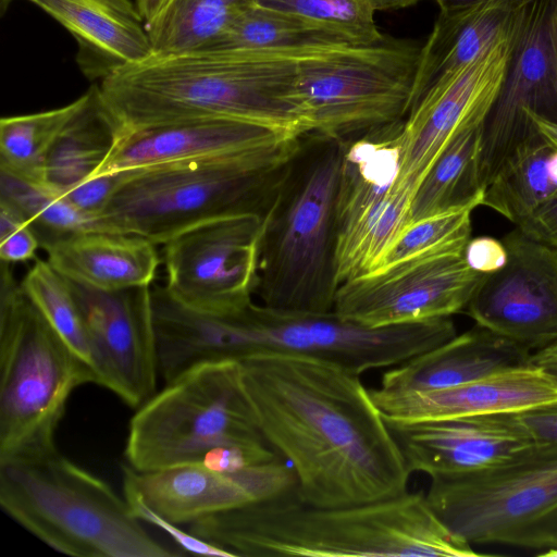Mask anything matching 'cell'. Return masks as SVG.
<instances>
[{"mask_svg": "<svg viewBox=\"0 0 557 557\" xmlns=\"http://www.w3.org/2000/svg\"><path fill=\"white\" fill-rule=\"evenodd\" d=\"M0 199L29 222L40 248L84 231H99L98 221L76 209L61 193L44 182L24 180L0 171Z\"/></svg>", "mask_w": 557, "mask_h": 557, "instance_id": "33", "label": "cell"}, {"mask_svg": "<svg viewBox=\"0 0 557 557\" xmlns=\"http://www.w3.org/2000/svg\"><path fill=\"white\" fill-rule=\"evenodd\" d=\"M535 131L557 149V123L534 113H527Z\"/></svg>", "mask_w": 557, "mask_h": 557, "instance_id": "44", "label": "cell"}, {"mask_svg": "<svg viewBox=\"0 0 557 557\" xmlns=\"http://www.w3.org/2000/svg\"><path fill=\"white\" fill-rule=\"evenodd\" d=\"M220 449L263 462L281 458L260 430L235 360L198 363L165 382L132 417L124 457L137 471H152L201 463Z\"/></svg>", "mask_w": 557, "mask_h": 557, "instance_id": "9", "label": "cell"}, {"mask_svg": "<svg viewBox=\"0 0 557 557\" xmlns=\"http://www.w3.org/2000/svg\"><path fill=\"white\" fill-rule=\"evenodd\" d=\"M530 3L486 0L462 9L440 11L420 48L411 108L440 81L516 33Z\"/></svg>", "mask_w": 557, "mask_h": 557, "instance_id": "25", "label": "cell"}, {"mask_svg": "<svg viewBox=\"0 0 557 557\" xmlns=\"http://www.w3.org/2000/svg\"><path fill=\"white\" fill-rule=\"evenodd\" d=\"M386 421L414 422L517 413L557 401V375L530 363L462 385L429 392L370 388Z\"/></svg>", "mask_w": 557, "mask_h": 557, "instance_id": "21", "label": "cell"}, {"mask_svg": "<svg viewBox=\"0 0 557 557\" xmlns=\"http://www.w3.org/2000/svg\"><path fill=\"white\" fill-rule=\"evenodd\" d=\"M553 147L537 132L519 144L484 188L482 206L521 225L544 202L557 195L548 171Z\"/></svg>", "mask_w": 557, "mask_h": 557, "instance_id": "28", "label": "cell"}, {"mask_svg": "<svg viewBox=\"0 0 557 557\" xmlns=\"http://www.w3.org/2000/svg\"><path fill=\"white\" fill-rule=\"evenodd\" d=\"M256 0H170L147 25L152 54L210 50Z\"/></svg>", "mask_w": 557, "mask_h": 557, "instance_id": "30", "label": "cell"}, {"mask_svg": "<svg viewBox=\"0 0 557 557\" xmlns=\"http://www.w3.org/2000/svg\"><path fill=\"white\" fill-rule=\"evenodd\" d=\"M404 121L344 140L336 199L339 285L374 271L410 225L414 191L396 187Z\"/></svg>", "mask_w": 557, "mask_h": 557, "instance_id": "12", "label": "cell"}, {"mask_svg": "<svg viewBox=\"0 0 557 557\" xmlns=\"http://www.w3.org/2000/svg\"><path fill=\"white\" fill-rule=\"evenodd\" d=\"M420 48L385 35L372 44L308 51L298 61L297 85L306 133L346 140L405 120Z\"/></svg>", "mask_w": 557, "mask_h": 557, "instance_id": "11", "label": "cell"}, {"mask_svg": "<svg viewBox=\"0 0 557 557\" xmlns=\"http://www.w3.org/2000/svg\"><path fill=\"white\" fill-rule=\"evenodd\" d=\"M238 362L260 430L294 471L304 502L355 505L408 491L411 473L360 374L300 355Z\"/></svg>", "mask_w": 557, "mask_h": 557, "instance_id": "1", "label": "cell"}, {"mask_svg": "<svg viewBox=\"0 0 557 557\" xmlns=\"http://www.w3.org/2000/svg\"><path fill=\"white\" fill-rule=\"evenodd\" d=\"M440 11H453L457 9L467 8L486 0H434ZM525 2H532L533 0H523Z\"/></svg>", "mask_w": 557, "mask_h": 557, "instance_id": "47", "label": "cell"}, {"mask_svg": "<svg viewBox=\"0 0 557 557\" xmlns=\"http://www.w3.org/2000/svg\"><path fill=\"white\" fill-rule=\"evenodd\" d=\"M548 171H549L552 178L557 184V149H555L554 152L549 157Z\"/></svg>", "mask_w": 557, "mask_h": 557, "instance_id": "48", "label": "cell"}, {"mask_svg": "<svg viewBox=\"0 0 557 557\" xmlns=\"http://www.w3.org/2000/svg\"><path fill=\"white\" fill-rule=\"evenodd\" d=\"M187 531L232 557L483 555L440 519L420 491L363 504L317 506L304 502L294 487L203 517Z\"/></svg>", "mask_w": 557, "mask_h": 557, "instance_id": "3", "label": "cell"}, {"mask_svg": "<svg viewBox=\"0 0 557 557\" xmlns=\"http://www.w3.org/2000/svg\"><path fill=\"white\" fill-rule=\"evenodd\" d=\"M256 3L331 29L356 44H372L385 36L375 23L376 9L371 0H256Z\"/></svg>", "mask_w": 557, "mask_h": 557, "instance_id": "35", "label": "cell"}, {"mask_svg": "<svg viewBox=\"0 0 557 557\" xmlns=\"http://www.w3.org/2000/svg\"><path fill=\"white\" fill-rule=\"evenodd\" d=\"M169 1L170 0H136L146 25H149L158 16Z\"/></svg>", "mask_w": 557, "mask_h": 557, "instance_id": "45", "label": "cell"}, {"mask_svg": "<svg viewBox=\"0 0 557 557\" xmlns=\"http://www.w3.org/2000/svg\"><path fill=\"white\" fill-rule=\"evenodd\" d=\"M463 255L471 269L485 274L500 270L507 262V249L503 240L491 236L470 238Z\"/></svg>", "mask_w": 557, "mask_h": 557, "instance_id": "40", "label": "cell"}, {"mask_svg": "<svg viewBox=\"0 0 557 557\" xmlns=\"http://www.w3.org/2000/svg\"><path fill=\"white\" fill-rule=\"evenodd\" d=\"M21 286L51 325L96 374L85 320L69 280L54 270L47 259H36L21 281Z\"/></svg>", "mask_w": 557, "mask_h": 557, "instance_id": "34", "label": "cell"}, {"mask_svg": "<svg viewBox=\"0 0 557 557\" xmlns=\"http://www.w3.org/2000/svg\"><path fill=\"white\" fill-rule=\"evenodd\" d=\"M531 362L557 375V342L533 352Z\"/></svg>", "mask_w": 557, "mask_h": 557, "instance_id": "43", "label": "cell"}, {"mask_svg": "<svg viewBox=\"0 0 557 557\" xmlns=\"http://www.w3.org/2000/svg\"><path fill=\"white\" fill-rule=\"evenodd\" d=\"M519 29L440 81L411 108L399 136L396 187L416 191L454 135L467 124L486 119L500 90Z\"/></svg>", "mask_w": 557, "mask_h": 557, "instance_id": "18", "label": "cell"}, {"mask_svg": "<svg viewBox=\"0 0 557 557\" xmlns=\"http://www.w3.org/2000/svg\"><path fill=\"white\" fill-rule=\"evenodd\" d=\"M466 246L421 253L350 278L338 286L333 311L368 327L450 318L465 311L487 275L468 265Z\"/></svg>", "mask_w": 557, "mask_h": 557, "instance_id": "13", "label": "cell"}, {"mask_svg": "<svg viewBox=\"0 0 557 557\" xmlns=\"http://www.w3.org/2000/svg\"><path fill=\"white\" fill-rule=\"evenodd\" d=\"M91 97L92 87L66 106L2 117L0 171L24 180L42 182L46 160L53 145L89 103Z\"/></svg>", "mask_w": 557, "mask_h": 557, "instance_id": "31", "label": "cell"}, {"mask_svg": "<svg viewBox=\"0 0 557 557\" xmlns=\"http://www.w3.org/2000/svg\"><path fill=\"white\" fill-rule=\"evenodd\" d=\"M476 207L469 205L410 224L375 270L421 253L466 246L471 238V213Z\"/></svg>", "mask_w": 557, "mask_h": 557, "instance_id": "36", "label": "cell"}, {"mask_svg": "<svg viewBox=\"0 0 557 557\" xmlns=\"http://www.w3.org/2000/svg\"><path fill=\"white\" fill-rule=\"evenodd\" d=\"M90 339L98 385L137 409L157 392L151 286L101 290L70 281Z\"/></svg>", "mask_w": 557, "mask_h": 557, "instance_id": "16", "label": "cell"}, {"mask_svg": "<svg viewBox=\"0 0 557 557\" xmlns=\"http://www.w3.org/2000/svg\"><path fill=\"white\" fill-rule=\"evenodd\" d=\"M516 416L536 445L557 447V401Z\"/></svg>", "mask_w": 557, "mask_h": 557, "instance_id": "41", "label": "cell"}, {"mask_svg": "<svg viewBox=\"0 0 557 557\" xmlns=\"http://www.w3.org/2000/svg\"><path fill=\"white\" fill-rule=\"evenodd\" d=\"M297 485L282 458L234 471L187 463L152 471L123 466V488L157 517L181 527L215 512L268 499Z\"/></svg>", "mask_w": 557, "mask_h": 557, "instance_id": "19", "label": "cell"}, {"mask_svg": "<svg viewBox=\"0 0 557 557\" xmlns=\"http://www.w3.org/2000/svg\"><path fill=\"white\" fill-rule=\"evenodd\" d=\"M359 45L325 27L253 4L210 50L317 49Z\"/></svg>", "mask_w": 557, "mask_h": 557, "instance_id": "32", "label": "cell"}, {"mask_svg": "<svg viewBox=\"0 0 557 557\" xmlns=\"http://www.w3.org/2000/svg\"><path fill=\"white\" fill-rule=\"evenodd\" d=\"M310 50L151 54L100 81L98 96L119 134L232 119L298 137L306 133L297 92L298 61Z\"/></svg>", "mask_w": 557, "mask_h": 557, "instance_id": "2", "label": "cell"}, {"mask_svg": "<svg viewBox=\"0 0 557 557\" xmlns=\"http://www.w3.org/2000/svg\"><path fill=\"white\" fill-rule=\"evenodd\" d=\"M527 113L557 123V0H533L527 8L500 90L484 124L483 188L507 156L536 133Z\"/></svg>", "mask_w": 557, "mask_h": 557, "instance_id": "15", "label": "cell"}, {"mask_svg": "<svg viewBox=\"0 0 557 557\" xmlns=\"http://www.w3.org/2000/svg\"><path fill=\"white\" fill-rule=\"evenodd\" d=\"M62 25L77 44L76 62L90 81L152 54L146 22L132 0H27Z\"/></svg>", "mask_w": 557, "mask_h": 557, "instance_id": "23", "label": "cell"}, {"mask_svg": "<svg viewBox=\"0 0 557 557\" xmlns=\"http://www.w3.org/2000/svg\"><path fill=\"white\" fill-rule=\"evenodd\" d=\"M263 220L237 215L188 228L163 244L168 294L197 311L224 313L252 301Z\"/></svg>", "mask_w": 557, "mask_h": 557, "instance_id": "14", "label": "cell"}, {"mask_svg": "<svg viewBox=\"0 0 557 557\" xmlns=\"http://www.w3.org/2000/svg\"><path fill=\"white\" fill-rule=\"evenodd\" d=\"M344 140L297 138L274 202L262 222L255 295L285 311H333L337 278L336 199Z\"/></svg>", "mask_w": 557, "mask_h": 557, "instance_id": "4", "label": "cell"}, {"mask_svg": "<svg viewBox=\"0 0 557 557\" xmlns=\"http://www.w3.org/2000/svg\"><path fill=\"white\" fill-rule=\"evenodd\" d=\"M297 138L238 152L123 171L98 230L163 245L218 219L267 216Z\"/></svg>", "mask_w": 557, "mask_h": 557, "instance_id": "6", "label": "cell"}, {"mask_svg": "<svg viewBox=\"0 0 557 557\" xmlns=\"http://www.w3.org/2000/svg\"><path fill=\"white\" fill-rule=\"evenodd\" d=\"M425 496L440 519L471 545L557 556V447L535 444L481 471L432 476Z\"/></svg>", "mask_w": 557, "mask_h": 557, "instance_id": "10", "label": "cell"}, {"mask_svg": "<svg viewBox=\"0 0 557 557\" xmlns=\"http://www.w3.org/2000/svg\"><path fill=\"white\" fill-rule=\"evenodd\" d=\"M456 334L450 318L368 327L334 311H285L253 300L225 313L187 310L178 325L181 348L193 362L275 352L323 359L360 375L395 367Z\"/></svg>", "mask_w": 557, "mask_h": 557, "instance_id": "5", "label": "cell"}, {"mask_svg": "<svg viewBox=\"0 0 557 557\" xmlns=\"http://www.w3.org/2000/svg\"><path fill=\"white\" fill-rule=\"evenodd\" d=\"M533 239L557 248V195L518 226Z\"/></svg>", "mask_w": 557, "mask_h": 557, "instance_id": "42", "label": "cell"}, {"mask_svg": "<svg viewBox=\"0 0 557 557\" xmlns=\"http://www.w3.org/2000/svg\"><path fill=\"white\" fill-rule=\"evenodd\" d=\"M124 497L127 500L133 515L140 521H146L163 530L175 543L187 554L201 556H221L232 557L231 554L211 543H208L190 532L183 531L178 525H174L156 515H153L137 494L123 488Z\"/></svg>", "mask_w": 557, "mask_h": 557, "instance_id": "38", "label": "cell"}, {"mask_svg": "<svg viewBox=\"0 0 557 557\" xmlns=\"http://www.w3.org/2000/svg\"><path fill=\"white\" fill-rule=\"evenodd\" d=\"M290 138L296 137L261 124L232 119H205L159 125L119 134L92 177L250 150Z\"/></svg>", "mask_w": 557, "mask_h": 557, "instance_id": "22", "label": "cell"}, {"mask_svg": "<svg viewBox=\"0 0 557 557\" xmlns=\"http://www.w3.org/2000/svg\"><path fill=\"white\" fill-rule=\"evenodd\" d=\"M123 178V172L89 178L62 194L84 214L97 218L106 209Z\"/></svg>", "mask_w": 557, "mask_h": 557, "instance_id": "39", "label": "cell"}, {"mask_svg": "<svg viewBox=\"0 0 557 557\" xmlns=\"http://www.w3.org/2000/svg\"><path fill=\"white\" fill-rule=\"evenodd\" d=\"M532 354L516 342L475 324L392 367L383 373L376 388L386 393L449 388L530 364Z\"/></svg>", "mask_w": 557, "mask_h": 557, "instance_id": "24", "label": "cell"}, {"mask_svg": "<svg viewBox=\"0 0 557 557\" xmlns=\"http://www.w3.org/2000/svg\"><path fill=\"white\" fill-rule=\"evenodd\" d=\"M503 243L506 264L485 276L465 312L535 352L557 342V248L518 226Z\"/></svg>", "mask_w": 557, "mask_h": 557, "instance_id": "17", "label": "cell"}, {"mask_svg": "<svg viewBox=\"0 0 557 557\" xmlns=\"http://www.w3.org/2000/svg\"><path fill=\"white\" fill-rule=\"evenodd\" d=\"M0 506L52 549L75 557H171L125 497L59 451L0 462Z\"/></svg>", "mask_w": 557, "mask_h": 557, "instance_id": "7", "label": "cell"}, {"mask_svg": "<svg viewBox=\"0 0 557 557\" xmlns=\"http://www.w3.org/2000/svg\"><path fill=\"white\" fill-rule=\"evenodd\" d=\"M117 136V126L103 109L95 85L89 103L64 129L49 152L42 182L64 194L91 178Z\"/></svg>", "mask_w": 557, "mask_h": 557, "instance_id": "29", "label": "cell"}, {"mask_svg": "<svg viewBox=\"0 0 557 557\" xmlns=\"http://www.w3.org/2000/svg\"><path fill=\"white\" fill-rule=\"evenodd\" d=\"M40 243L25 216L12 205L0 199L1 262H25L36 258Z\"/></svg>", "mask_w": 557, "mask_h": 557, "instance_id": "37", "label": "cell"}, {"mask_svg": "<svg viewBox=\"0 0 557 557\" xmlns=\"http://www.w3.org/2000/svg\"><path fill=\"white\" fill-rule=\"evenodd\" d=\"M485 120L473 121L459 129L430 166L413 194L410 224L469 205L482 206Z\"/></svg>", "mask_w": 557, "mask_h": 557, "instance_id": "27", "label": "cell"}, {"mask_svg": "<svg viewBox=\"0 0 557 557\" xmlns=\"http://www.w3.org/2000/svg\"><path fill=\"white\" fill-rule=\"evenodd\" d=\"M420 0H371L376 11L399 10L411 7Z\"/></svg>", "mask_w": 557, "mask_h": 557, "instance_id": "46", "label": "cell"}, {"mask_svg": "<svg viewBox=\"0 0 557 557\" xmlns=\"http://www.w3.org/2000/svg\"><path fill=\"white\" fill-rule=\"evenodd\" d=\"M96 384L92 369L24 293L0 272V462L58 451L55 435L73 392Z\"/></svg>", "mask_w": 557, "mask_h": 557, "instance_id": "8", "label": "cell"}, {"mask_svg": "<svg viewBox=\"0 0 557 557\" xmlns=\"http://www.w3.org/2000/svg\"><path fill=\"white\" fill-rule=\"evenodd\" d=\"M386 423L410 473L430 478L481 471L535 445L516 413Z\"/></svg>", "mask_w": 557, "mask_h": 557, "instance_id": "20", "label": "cell"}, {"mask_svg": "<svg viewBox=\"0 0 557 557\" xmlns=\"http://www.w3.org/2000/svg\"><path fill=\"white\" fill-rule=\"evenodd\" d=\"M45 250L65 278L101 290L151 286L161 262L151 240L106 231L79 232Z\"/></svg>", "mask_w": 557, "mask_h": 557, "instance_id": "26", "label": "cell"}]
</instances>
